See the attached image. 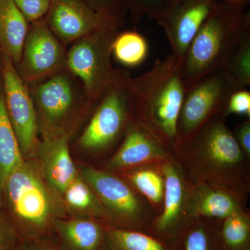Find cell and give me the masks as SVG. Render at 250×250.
I'll return each mask as SVG.
<instances>
[{
    "mask_svg": "<svg viewBox=\"0 0 250 250\" xmlns=\"http://www.w3.org/2000/svg\"><path fill=\"white\" fill-rule=\"evenodd\" d=\"M27 22L31 23L44 18L52 0H13Z\"/></svg>",
    "mask_w": 250,
    "mask_h": 250,
    "instance_id": "obj_30",
    "label": "cell"
},
{
    "mask_svg": "<svg viewBox=\"0 0 250 250\" xmlns=\"http://www.w3.org/2000/svg\"><path fill=\"white\" fill-rule=\"evenodd\" d=\"M19 233L0 205V250H16Z\"/></svg>",
    "mask_w": 250,
    "mask_h": 250,
    "instance_id": "obj_32",
    "label": "cell"
},
{
    "mask_svg": "<svg viewBox=\"0 0 250 250\" xmlns=\"http://www.w3.org/2000/svg\"><path fill=\"white\" fill-rule=\"evenodd\" d=\"M29 22L13 0H0V53L14 65L21 60Z\"/></svg>",
    "mask_w": 250,
    "mask_h": 250,
    "instance_id": "obj_19",
    "label": "cell"
},
{
    "mask_svg": "<svg viewBox=\"0 0 250 250\" xmlns=\"http://www.w3.org/2000/svg\"><path fill=\"white\" fill-rule=\"evenodd\" d=\"M62 199L65 209L72 214L98 219L108 224L106 210L80 172L65 189Z\"/></svg>",
    "mask_w": 250,
    "mask_h": 250,
    "instance_id": "obj_21",
    "label": "cell"
},
{
    "mask_svg": "<svg viewBox=\"0 0 250 250\" xmlns=\"http://www.w3.org/2000/svg\"><path fill=\"white\" fill-rule=\"evenodd\" d=\"M236 90L224 70L206 75L186 88L173 150L187 144L212 116H223L228 99Z\"/></svg>",
    "mask_w": 250,
    "mask_h": 250,
    "instance_id": "obj_8",
    "label": "cell"
},
{
    "mask_svg": "<svg viewBox=\"0 0 250 250\" xmlns=\"http://www.w3.org/2000/svg\"><path fill=\"white\" fill-rule=\"evenodd\" d=\"M160 167L165 179V191L162 209L154 218L152 229L164 237L185 233L197 219L194 214L192 182L174 156Z\"/></svg>",
    "mask_w": 250,
    "mask_h": 250,
    "instance_id": "obj_10",
    "label": "cell"
},
{
    "mask_svg": "<svg viewBox=\"0 0 250 250\" xmlns=\"http://www.w3.org/2000/svg\"><path fill=\"white\" fill-rule=\"evenodd\" d=\"M216 220L220 225V238L225 249L250 250L249 209L242 210L223 220Z\"/></svg>",
    "mask_w": 250,
    "mask_h": 250,
    "instance_id": "obj_25",
    "label": "cell"
},
{
    "mask_svg": "<svg viewBox=\"0 0 250 250\" xmlns=\"http://www.w3.org/2000/svg\"><path fill=\"white\" fill-rule=\"evenodd\" d=\"M173 156L170 148L135 119L104 170L120 174L141 166H161Z\"/></svg>",
    "mask_w": 250,
    "mask_h": 250,
    "instance_id": "obj_14",
    "label": "cell"
},
{
    "mask_svg": "<svg viewBox=\"0 0 250 250\" xmlns=\"http://www.w3.org/2000/svg\"><path fill=\"white\" fill-rule=\"evenodd\" d=\"M105 250H169L162 242L147 233L107 225Z\"/></svg>",
    "mask_w": 250,
    "mask_h": 250,
    "instance_id": "obj_23",
    "label": "cell"
},
{
    "mask_svg": "<svg viewBox=\"0 0 250 250\" xmlns=\"http://www.w3.org/2000/svg\"><path fill=\"white\" fill-rule=\"evenodd\" d=\"M237 89L250 84V27L242 34L236 48L223 69Z\"/></svg>",
    "mask_w": 250,
    "mask_h": 250,
    "instance_id": "obj_26",
    "label": "cell"
},
{
    "mask_svg": "<svg viewBox=\"0 0 250 250\" xmlns=\"http://www.w3.org/2000/svg\"><path fill=\"white\" fill-rule=\"evenodd\" d=\"M90 7L111 16L121 28L126 23V11L125 0H83Z\"/></svg>",
    "mask_w": 250,
    "mask_h": 250,
    "instance_id": "obj_29",
    "label": "cell"
},
{
    "mask_svg": "<svg viewBox=\"0 0 250 250\" xmlns=\"http://www.w3.org/2000/svg\"><path fill=\"white\" fill-rule=\"evenodd\" d=\"M231 114L240 115L250 118V93L246 89L236 90L228 99L223 116L225 118Z\"/></svg>",
    "mask_w": 250,
    "mask_h": 250,
    "instance_id": "obj_31",
    "label": "cell"
},
{
    "mask_svg": "<svg viewBox=\"0 0 250 250\" xmlns=\"http://www.w3.org/2000/svg\"><path fill=\"white\" fill-rule=\"evenodd\" d=\"M182 61L172 54L131 80L135 119L173 150L185 93Z\"/></svg>",
    "mask_w": 250,
    "mask_h": 250,
    "instance_id": "obj_2",
    "label": "cell"
},
{
    "mask_svg": "<svg viewBox=\"0 0 250 250\" xmlns=\"http://www.w3.org/2000/svg\"><path fill=\"white\" fill-rule=\"evenodd\" d=\"M119 28L102 29L75 41L66 54L65 65L83 84L85 97L100 100L123 74L112 66V45Z\"/></svg>",
    "mask_w": 250,
    "mask_h": 250,
    "instance_id": "obj_7",
    "label": "cell"
},
{
    "mask_svg": "<svg viewBox=\"0 0 250 250\" xmlns=\"http://www.w3.org/2000/svg\"><path fill=\"white\" fill-rule=\"evenodd\" d=\"M246 9L216 1L182 60L186 88L206 75L223 70L242 34L250 27V12Z\"/></svg>",
    "mask_w": 250,
    "mask_h": 250,
    "instance_id": "obj_4",
    "label": "cell"
},
{
    "mask_svg": "<svg viewBox=\"0 0 250 250\" xmlns=\"http://www.w3.org/2000/svg\"><path fill=\"white\" fill-rule=\"evenodd\" d=\"M220 1H225V2L244 8H247L250 3V0H220Z\"/></svg>",
    "mask_w": 250,
    "mask_h": 250,
    "instance_id": "obj_35",
    "label": "cell"
},
{
    "mask_svg": "<svg viewBox=\"0 0 250 250\" xmlns=\"http://www.w3.org/2000/svg\"><path fill=\"white\" fill-rule=\"evenodd\" d=\"M80 173L106 210L108 225L143 232L152 229L157 213L120 174L90 166Z\"/></svg>",
    "mask_w": 250,
    "mask_h": 250,
    "instance_id": "obj_5",
    "label": "cell"
},
{
    "mask_svg": "<svg viewBox=\"0 0 250 250\" xmlns=\"http://www.w3.org/2000/svg\"><path fill=\"white\" fill-rule=\"evenodd\" d=\"M221 114L212 116L187 144L173 150L192 182L223 188L248 200L250 160Z\"/></svg>",
    "mask_w": 250,
    "mask_h": 250,
    "instance_id": "obj_1",
    "label": "cell"
},
{
    "mask_svg": "<svg viewBox=\"0 0 250 250\" xmlns=\"http://www.w3.org/2000/svg\"><path fill=\"white\" fill-rule=\"evenodd\" d=\"M6 204L18 233L39 239L52 229L56 219L65 218L62 197L50 186L34 159H24L10 173L3 188Z\"/></svg>",
    "mask_w": 250,
    "mask_h": 250,
    "instance_id": "obj_3",
    "label": "cell"
},
{
    "mask_svg": "<svg viewBox=\"0 0 250 250\" xmlns=\"http://www.w3.org/2000/svg\"><path fill=\"white\" fill-rule=\"evenodd\" d=\"M36 157L47 183L62 197L79 173L70 154L68 131L42 136Z\"/></svg>",
    "mask_w": 250,
    "mask_h": 250,
    "instance_id": "obj_16",
    "label": "cell"
},
{
    "mask_svg": "<svg viewBox=\"0 0 250 250\" xmlns=\"http://www.w3.org/2000/svg\"><path fill=\"white\" fill-rule=\"evenodd\" d=\"M183 0H125V7L130 19L139 22L145 16L149 19L160 21L170 14Z\"/></svg>",
    "mask_w": 250,
    "mask_h": 250,
    "instance_id": "obj_27",
    "label": "cell"
},
{
    "mask_svg": "<svg viewBox=\"0 0 250 250\" xmlns=\"http://www.w3.org/2000/svg\"><path fill=\"white\" fill-rule=\"evenodd\" d=\"M131 78L123 71L121 76L99 101L89 123L79 139V146L89 152H106L123 141L135 120Z\"/></svg>",
    "mask_w": 250,
    "mask_h": 250,
    "instance_id": "obj_6",
    "label": "cell"
},
{
    "mask_svg": "<svg viewBox=\"0 0 250 250\" xmlns=\"http://www.w3.org/2000/svg\"><path fill=\"white\" fill-rule=\"evenodd\" d=\"M238 146L250 160V120H246L232 131Z\"/></svg>",
    "mask_w": 250,
    "mask_h": 250,
    "instance_id": "obj_33",
    "label": "cell"
},
{
    "mask_svg": "<svg viewBox=\"0 0 250 250\" xmlns=\"http://www.w3.org/2000/svg\"><path fill=\"white\" fill-rule=\"evenodd\" d=\"M149 202L157 215L162 209L165 179L160 166H145L119 174Z\"/></svg>",
    "mask_w": 250,
    "mask_h": 250,
    "instance_id": "obj_22",
    "label": "cell"
},
{
    "mask_svg": "<svg viewBox=\"0 0 250 250\" xmlns=\"http://www.w3.org/2000/svg\"><path fill=\"white\" fill-rule=\"evenodd\" d=\"M65 61L66 54L62 42L42 18L30 23L21 60L14 65L24 82H34L62 70Z\"/></svg>",
    "mask_w": 250,
    "mask_h": 250,
    "instance_id": "obj_12",
    "label": "cell"
},
{
    "mask_svg": "<svg viewBox=\"0 0 250 250\" xmlns=\"http://www.w3.org/2000/svg\"><path fill=\"white\" fill-rule=\"evenodd\" d=\"M19 250H60L46 243L38 241V239L27 240Z\"/></svg>",
    "mask_w": 250,
    "mask_h": 250,
    "instance_id": "obj_34",
    "label": "cell"
},
{
    "mask_svg": "<svg viewBox=\"0 0 250 250\" xmlns=\"http://www.w3.org/2000/svg\"><path fill=\"white\" fill-rule=\"evenodd\" d=\"M30 94L42 136L68 131L69 122L80 104L93 103L80 93L71 75L62 70L36 85Z\"/></svg>",
    "mask_w": 250,
    "mask_h": 250,
    "instance_id": "obj_9",
    "label": "cell"
},
{
    "mask_svg": "<svg viewBox=\"0 0 250 250\" xmlns=\"http://www.w3.org/2000/svg\"><path fill=\"white\" fill-rule=\"evenodd\" d=\"M218 0H183L156 23L165 31L174 54L183 60L192 41Z\"/></svg>",
    "mask_w": 250,
    "mask_h": 250,
    "instance_id": "obj_15",
    "label": "cell"
},
{
    "mask_svg": "<svg viewBox=\"0 0 250 250\" xmlns=\"http://www.w3.org/2000/svg\"><path fill=\"white\" fill-rule=\"evenodd\" d=\"M24 159L6 111L0 75V205L2 206L3 188L6 179Z\"/></svg>",
    "mask_w": 250,
    "mask_h": 250,
    "instance_id": "obj_20",
    "label": "cell"
},
{
    "mask_svg": "<svg viewBox=\"0 0 250 250\" xmlns=\"http://www.w3.org/2000/svg\"><path fill=\"white\" fill-rule=\"evenodd\" d=\"M1 55V79L9 121L24 159L36 157L39 131L37 114L25 82L9 57Z\"/></svg>",
    "mask_w": 250,
    "mask_h": 250,
    "instance_id": "obj_11",
    "label": "cell"
},
{
    "mask_svg": "<svg viewBox=\"0 0 250 250\" xmlns=\"http://www.w3.org/2000/svg\"><path fill=\"white\" fill-rule=\"evenodd\" d=\"M148 53L147 40L136 30L118 32L112 45V54L125 66H139L147 59Z\"/></svg>",
    "mask_w": 250,
    "mask_h": 250,
    "instance_id": "obj_24",
    "label": "cell"
},
{
    "mask_svg": "<svg viewBox=\"0 0 250 250\" xmlns=\"http://www.w3.org/2000/svg\"><path fill=\"white\" fill-rule=\"evenodd\" d=\"M108 224L93 218H57L54 229L66 250H105Z\"/></svg>",
    "mask_w": 250,
    "mask_h": 250,
    "instance_id": "obj_18",
    "label": "cell"
},
{
    "mask_svg": "<svg viewBox=\"0 0 250 250\" xmlns=\"http://www.w3.org/2000/svg\"><path fill=\"white\" fill-rule=\"evenodd\" d=\"M208 220L197 218L184 233V250H210Z\"/></svg>",
    "mask_w": 250,
    "mask_h": 250,
    "instance_id": "obj_28",
    "label": "cell"
},
{
    "mask_svg": "<svg viewBox=\"0 0 250 250\" xmlns=\"http://www.w3.org/2000/svg\"><path fill=\"white\" fill-rule=\"evenodd\" d=\"M1 53H0V75H1Z\"/></svg>",
    "mask_w": 250,
    "mask_h": 250,
    "instance_id": "obj_36",
    "label": "cell"
},
{
    "mask_svg": "<svg viewBox=\"0 0 250 250\" xmlns=\"http://www.w3.org/2000/svg\"><path fill=\"white\" fill-rule=\"evenodd\" d=\"M192 200L195 218L223 220L248 209V200L215 186L192 182Z\"/></svg>",
    "mask_w": 250,
    "mask_h": 250,
    "instance_id": "obj_17",
    "label": "cell"
},
{
    "mask_svg": "<svg viewBox=\"0 0 250 250\" xmlns=\"http://www.w3.org/2000/svg\"><path fill=\"white\" fill-rule=\"evenodd\" d=\"M44 18L51 31L64 44L102 29L120 28L111 16L92 9L83 0H52Z\"/></svg>",
    "mask_w": 250,
    "mask_h": 250,
    "instance_id": "obj_13",
    "label": "cell"
}]
</instances>
